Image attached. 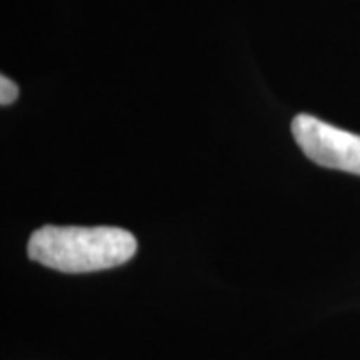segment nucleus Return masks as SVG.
<instances>
[{"label":"nucleus","mask_w":360,"mask_h":360,"mask_svg":"<svg viewBox=\"0 0 360 360\" xmlns=\"http://www.w3.org/2000/svg\"><path fill=\"white\" fill-rule=\"evenodd\" d=\"M132 232L116 226H42L28 238V258L80 274L120 266L136 255Z\"/></svg>","instance_id":"nucleus-1"},{"label":"nucleus","mask_w":360,"mask_h":360,"mask_svg":"<svg viewBox=\"0 0 360 360\" xmlns=\"http://www.w3.org/2000/svg\"><path fill=\"white\" fill-rule=\"evenodd\" d=\"M292 136L312 162L360 176V134L336 129L316 116L298 115L292 120Z\"/></svg>","instance_id":"nucleus-2"},{"label":"nucleus","mask_w":360,"mask_h":360,"mask_svg":"<svg viewBox=\"0 0 360 360\" xmlns=\"http://www.w3.org/2000/svg\"><path fill=\"white\" fill-rule=\"evenodd\" d=\"M18 98V86L16 82H13L8 77H0V104L2 106H8Z\"/></svg>","instance_id":"nucleus-3"}]
</instances>
